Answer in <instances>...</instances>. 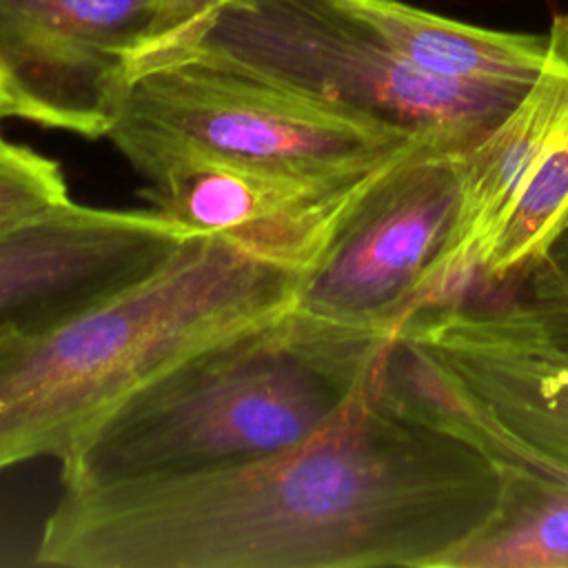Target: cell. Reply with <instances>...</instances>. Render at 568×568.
<instances>
[{
    "instance_id": "obj_1",
    "label": "cell",
    "mask_w": 568,
    "mask_h": 568,
    "mask_svg": "<svg viewBox=\"0 0 568 568\" xmlns=\"http://www.w3.org/2000/svg\"><path fill=\"white\" fill-rule=\"evenodd\" d=\"M382 346L311 439L242 464L62 488L36 561L64 568H437L504 506L475 448L402 415Z\"/></svg>"
},
{
    "instance_id": "obj_2",
    "label": "cell",
    "mask_w": 568,
    "mask_h": 568,
    "mask_svg": "<svg viewBox=\"0 0 568 568\" xmlns=\"http://www.w3.org/2000/svg\"><path fill=\"white\" fill-rule=\"evenodd\" d=\"M302 271L191 233L144 275L40 324H0V473L64 462L189 355L295 300Z\"/></svg>"
},
{
    "instance_id": "obj_3",
    "label": "cell",
    "mask_w": 568,
    "mask_h": 568,
    "mask_svg": "<svg viewBox=\"0 0 568 568\" xmlns=\"http://www.w3.org/2000/svg\"><path fill=\"white\" fill-rule=\"evenodd\" d=\"M390 337L291 304L189 355L126 399L60 462L62 488L206 470L293 448L339 413Z\"/></svg>"
},
{
    "instance_id": "obj_4",
    "label": "cell",
    "mask_w": 568,
    "mask_h": 568,
    "mask_svg": "<svg viewBox=\"0 0 568 568\" xmlns=\"http://www.w3.org/2000/svg\"><path fill=\"white\" fill-rule=\"evenodd\" d=\"M106 138L126 162L200 151L317 180L364 175L428 142H477L331 104L200 53L140 67Z\"/></svg>"
},
{
    "instance_id": "obj_5",
    "label": "cell",
    "mask_w": 568,
    "mask_h": 568,
    "mask_svg": "<svg viewBox=\"0 0 568 568\" xmlns=\"http://www.w3.org/2000/svg\"><path fill=\"white\" fill-rule=\"evenodd\" d=\"M178 53L215 58L331 104L466 140H479L528 89L428 75L342 0H229Z\"/></svg>"
},
{
    "instance_id": "obj_6",
    "label": "cell",
    "mask_w": 568,
    "mask_h": 568,
    "mask_svg": "<svg viewBox=\"0 0 568 568\" xmlns=\"http://www.w3.org/2000/svg\"><path fill=\"white\" fill-rule=\"evenodd\" d=\"M470 144L428 142L364 175L317 180L200 151L146 153L129 160L144 180L151 209L193 233L224 235L242 248L306 273L357 206L386 180ZM304 277V275H302Z\"/></svg>"
},
{
    "instance_id": "obj_7",
    "label": "cell",
    "mask_w": 568,
    "mask_h": 568,
    "mask_svg": "<svg viewBox=\"0 0 568 568\" xmlns=\"http://www.w3.org/2000/svg\"><path fill=\"white\" fill-rule=\"evenodd\" d=\"M166 0H0L9 118L106 138Z\"/></svg>"
},
{
    "instance_id": "obj_8",
    "label": "cell",
    "mask_w": 568,
    "mask_h": 568,
    "mask_svg": "<svg viewBox=\"0 0 568 568\" xmlns=\"http://www.w3.org/2000/svg\"><path fill=\"white\" fill-rule=\"evenodd\" d=\"M395 337L417 346L526 446L568 466V348L513 288L424 308Z\"/></svg>"
},
{
    "instance_id": "obj_9",
    "label": "cell",
    "mask_w": 568,
    "mask_h": 568,
    "mask_svg": "<svg viewBox=\"0 0 568 568\" xmlns=\"http://www.w3.org/2000/svg\"><path fill=\"white\" fill-rule=\"evenodd\" d=\"M457 160H430L377 186L304 273L293 306L353 331L393 335L450 222Z\"/></svg>"
},
{
    "instance_id": "obj_10",
    "label": "cell",
    "mask_w": 568,
    "mask_h": 568,
    "mask_svg": "<svg viewBox=\"0 0 568 568\" xmlns=\"http://www.w3.org/2000/svg\"><path fill=\"white\" fill-rule=\"evenodd\" d=\"M193 231L146 209L69 202L0 235V324L60 317L144 275Z\"/></svg>"
},
{
    "instance_id": "obj_11",
    "label": "cell",
    "mask_w": 568,
    "mask_h": 568,
    "mask_svg": "<svg viewBox=\"0 0 568 568\" xmlns=\"http://www.w3.org/2000/svg\"><path fill=\"white\" fill-rule=\"evenodd\" d=\"M342 2L397 55L435 78L526 89L546 58V36L486 29L399 0Z\"/></svg>"
},
{
    "instance_id": "obj_12",
    "label": "cell",
    "mask_w": 568,
    "mask_h": 568,
    "mask_svg": "<svg viewBox=\"0 0 568 568\" xmlns=\"http://www.w3.org/2000/svg\"><path fill=\"white\" fill-rule=\"evenodd\" d=\"M546 51L561 71V106L555 131L497 237L473 295L493 293L519 280L568 217V11L552 18Z\"/></svg>"
},
{
    "instance_id": "obj_13",
    "label": "cell",
    "mask_w": 568,
    "mask_h": 568,
    "mask_svg": "<svg viewBox=\"0 0 568 568\" xmlns=\"http://www.w3.org/2000/svg\"><path fill=\"white\" fill-rule=\"evenodd\" d=\"M497 470L506 484L499 515L437 568H568V488Z\"/></svg>"
},
{
    "instance_id": "obj_14",
    "label": "cell",
    "mask_w": 568,
    "mask_h": 568,
    "mask_svg": "<svg viewBox=\"0 0 568 568\" xmlns=\"http://www.w3.org/2000/svg\"><path fill=\"white\" fill-rule=\"evenodd\" d=\"M71 202L58 162L31 146L0 138V235Z\"/></svg>"
},
{
    "instance_id": "obj_15",
    "label": "cell",
    "mask_w": 568,
    "mask_h": 568,
    "mask_svg": "<svg viewBox=\"0 0 568 568\" xmlns=\"http://www.w3.org/2000/svg\"><path fill=\"white\" fill-rule=\"evenodd\" d=\"M510 286L537 304H555L546 311V322L550 331L568 344V217L557 229L541 257L519 280L510 282Z\"/></svg>"
},
{
    "instance_id": "obj_16",
    "label": "cell",
    "mask_w": 568,
    "mask_h": 568,
    "mask_svg": "<svg viewBox=\"0 0 568 568\" xmlns=\"http://www.w3.org/2000/svg\"><path fill=\"white\" fill-rule=\"evenodd\" d=\"M229 0H166V7L155 24L151 42L138 62L135 71L149 62L178 53L200 31V27ZM133 71V73H135Z\"/></svg>"
},
{
    "instance_id": "obj_17",
    "label": "cell",
    "mask_w": 568,
    "mask_h": 568,
    "mask_svg": "<svg viewBox=\"0 0 568 568\" xmlns=\"http://www.w3.org/2000/svg\"><path fill=\"white\" fill-rule=\"evenodd\" d=\"M4 118H9V106H7V98H4V91H2V87H0V122H2Z\"/></svg>"
},
{
    "instance_id": "obj_18",
    "label": "cell",
    "mask_w": 568,
    "mask_h": 568,
    "mask_svg": "<svg viewBox=\"0 0 568 568\" xmlns=\"http://www.w3.org/2000/svg\"><path fill=\"white\" fill-rule=\"evenodd\" d=\"M557 342H559V339H557ZM566 348H568V346H566Z\"/></svg>"
}]
</instances>
